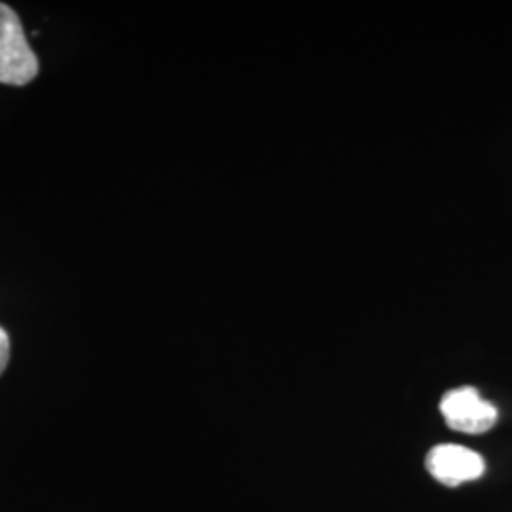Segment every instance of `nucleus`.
Returning <instances> with one entry per match:
<instances>
[{
  "mask_svg": "<svg viewBox=\"0 0 512 512\" xmlns=\"http://www.w3.org/2000/svg\"><path fill=\"white\" fill-rule=\"evenodd\" d=\"M37 74V55L29 46L18 14L0 2V82L25 86Z\"/></svg>",
  "mask_w": 512,
  "mask_h": 512,
  "instance_id": "obj_1",
  "label": "nucleus"
},
{
  "mask_svg": "<svg viewBox=\"0 0 512 512\" xmlns=\"http://www.w3.org/2000/svg\"><path fill=\"white\" fill-rule=\"evenodd\" d=\"M440 412L450 429L467 435L490 431L499 416L494 404L484 401L475 387L448 391L440 401Z\"/></svg>",
  "mask_w": 512,
  "mask_h": 512,
  "instance_id": "obj_2",
  "label": "nucleus"
},
{
  "mask_svg": "<svg viewBox=\"0 0 512 512\" xmlns=\"http://www.w3.org/2000/svg\"><path fill=\"white\" fill-rule=\"evenodd\" d=\"M425 467L444 486H459L463 482H471L486 471V463L480 454L458 444L435 446L425 459Z\"/></svg>",
  "mask_w": 512,
  "mask_h": 512,
  "instance_id": "obj_3",
  "label": "nucleus"
},
{
  "mask_svg": "<svg viewBox=\"0 0 512 512\" xmlns=\"http://www.w3.org/2000/svg\"><path fill=\"white\" fill-rule=\"evenodd\" d=\"M8 361H10V336L0 327V376L6 370Z\"/></svg>",
  "mask_w": 512,
  "mask_h": 512,
  "instance_id": "obj_4",
  "label": "nucleus"
}]
</instances>
